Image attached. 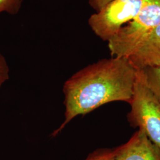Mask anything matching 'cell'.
<instances>
[{
    "instance_id": "10",
    "label": "cell",
    "mask_w": 160,
    "mask_h": 160,
    "mask_svg": "<svg viewBox=\"0 0 160 160\" xmlns=\"http://www.w3.org/2000/svg\"><path fill=\"white\" fill-rule=\"evenodd\" d=\"M10 69L6 58L0 53V87L9 79Z\"/></svg>"
},
{
    "instance_id": "2",
    "label": "cell",
    "mask_w": 160,
    "mask_h": 160,
    "mask_svg": "<svg viewBox=\"0 0 160 160\" xmlns=\"http://www.w3.org/2000/svg\"><path fill=\"white\" fill-rule=\"evenodd\" d=\"M160 24V0H142L137 15L109 39L112 57L127 58L143 38Z\"/></svg>"
},
{
    "instance_id": "11",
    "label": "cell",
    "mask_w": 160,
    "mask_h": 160,
    "mask_svg": "<svg viewBox=\"0 0 160 160\" xmlns=\"http://www.w3.org/2000/svg\"><path fill=\"white\" fill-rule=\"evenodd\" d=\"M112 1L113 0H88V2L92 8L98 12Z\"/></svg>"
},
{
    "instance_id": "4",
    "label": "cell",
    "mask_w": 160,
    "mask_h": 160,
    "mask_svg": "<svg viewBox=\"0 0 160 160\" xmlns=\"http://www.w3.org/2000/svg\"><path fill=\"white\" fill-rule=\"evenodd\" d=\"M142 0H113L93 14L88 24L101 39L108 40L137 15Z\"/></svg>"
},
{
    "instance_id": "6",
    "label": "cell",
    "mask_w": 160,
    "mask_h": 160,
    "mask_svg": "<svg viewBox=\"0 0 160 160\" xmlns=\"http://www.w3.org/2000/svg\"><path fill=\"white\" fill-rule=\"evenodd\" d=\"M126 59L137 69L160 65V24L143 38Z\"/></svg>"
},
{
    "instance_id": "7",
    "label": "cell",
    "mask_w": 160,
    "mask_h": 160,
    "mask_svg": "<svg viewBox=\"0 0 160 160\" xmlns=\"http://www.w3.org/2000/svg\"><path fill=\"white\" fill-rule=\"evenodd\" d=\"M149 90L160 102V65L140 69Z\"/></svg>"
},
{
    "instance_id": "8",
    "label": "cell",
    "mask_w": 160,
    "mask_h": 160,
    "mask_svg": "<svg viewBox=\"0 0 160 160\" xmlns=\"http://www.w3.org/2000/svg\"><path fill=\"white\" fill-rule=\"evenodd\" d=\"M83 160H116L114 148L97 149Z\"/></svg>"
},
{
    "instance_id": "1",
    "label": "cell",
    "mask_w": 160,
    "mask_h": 160,
    "mask_svg": "<svg viewBox=\"0 0 160 160\" xmlns=\"http://www.w3.org/2000/svg\"><path fill=\"white\" fill-rule=\"evenodd\" d=\"M137 69L124 58L102 59L75 72L63 86L64 120L52 133L56 137L78 116L107 103L131 102Z\"/></svg>"
},
{
    "instance_id": "5",
    "label": "cell",
    "mask_w": 160,
    "mask_h": 160,
    "mask_svg": "<svg viewBox=\"0 0 160 160\" xmlns=\"http://www.w3.org/2000/svg\"><path fill=\"white\" fill-rule=\"evenodd\" d=\"M114 151L116 160H160V148L140 129Z\"/></svg>"
},
{
    "instance_id": "9",
    "label": "cell",
    "mask_w": 160,
    "mask_h": 160,
    "mask_svg": "<svg viewBox=\"0 0 160 160\" xmlns=\"http://www.w3.org/2000/svg\"><path fill=\"white\" fill-rule=\"evenodd\" d=\"M22 2L23 0H0V12H6L12 15L17 14Z\"/></svg>"
},
{
    "instance_id": "3",
    "label": "cell",
    "mask_w": 160,
    "mask_h": 160,
    "mask_svg": "<svg viewBox=\"0 0 160 160\" xmlns=\"http://www.w3.org/2000/svg\"><path fill=\"white\" fill-rule=\"evenodd\" d=\"M131 110L127 119L130 125L138 128L160 148V102L149 90L142 72L137 69Z\"/></svg>"
}]
</instances>
